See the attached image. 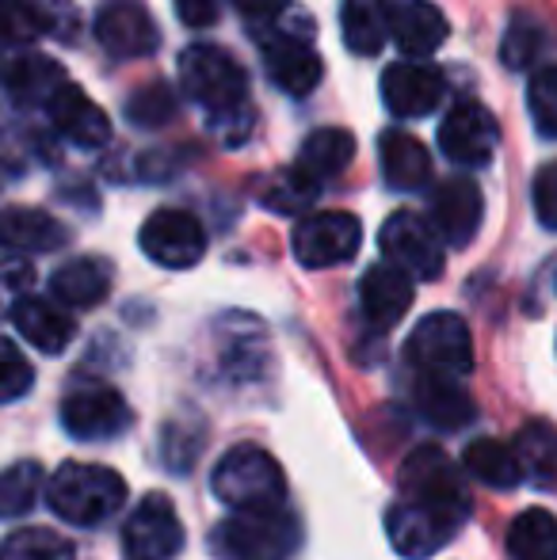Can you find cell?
I'll return each mask as SVG.
<instances>
[{
  "instance_id": "14",
  "label": "cell",
  "mask_w": 557,
  "mask_h": 560,
  "mask_svg": "<svg viewBox=\"0 0 557 560\" xmlns=\"http://www.w3.org/2000/svg\"><path fill=\"white\" fill-rule=\"evenodd\" d=\"M446 92V81L436 66H420L417 58L390 66L382 73V104L397 118H423L439 107Z\"/></svg>"
},
{
  "instance_id": "25",
  "label": "cell",
  "mask_w": 557,
  "mask_h": 560,
  "mask_svg": "<svg viewBox=\"0 0 557 560\" xmlns=\"http://www.w3.org/2000/svg\"><path fill=\"white\" fill-rule=\"evenodd\" d=\"M417 408L423 420L436 423L439 431H459L474 420V400L459 385V377H439V374H417Z\"/></svg>"
},
{
  "instance_id": "34",
  "label": "cell",
  "mask_w": 557,
  "mask_h": 560,
  "mask_svg": "<svg viewBox=\"0 0 557 560\" xmlns=\"http://www.w3.org/2000/svg\"><path fill=\"white\" fill-rule=\"evenodd\" d=\"M543 46H546V31L543 23H535L531 15H515L512 23H508V35L504 43H500V58H504L508 69H531L538 66V58H543Z\"/></svg>"
},
{
  "instance_id": "2",
  "label": "cell",
  "mask_w": 557,
  "mask_h": 560,
  "mask_svg": "<svg viewBox=\"0 0 557 560\" xmlns=\"http://www.w3.org/2000/svg\"><path fill=\"white\" fill-rule=\"evenodd\" d=\"M302 549V526L287 508L233 511L210 530V553L218 560H294Z\"/></svg>"
},
{
  "instance_id": "35",
  "label": "cell",
  "mask_w": 557,
  "mask_h": 560,
  "mask_svg": "<svg viewBox=\"0 0 557 560\" xmlns=\"http://www.w3.org/2000/svg\"><path fill=\"white\" fill-rule=\"evenodd\" d=\"M38 492H43V469L38 462H15L4 472V485H0V511L8 518H20L35 508Z\"/></svg>"
},
{
  "instance_id": "37",
  "label": "cell",
  "mask_w": 557,
  "mask_h": 560,
  "mask_svg": "<svg viewBox=\"0 0 557 560\" xmlns=\"http://www.w3.org/2000/svg\"><path fill=\"white\" fill-rule=\"evenodd\" d=\"M176 115V96H172L169 84H146V89H138L135 96H130L127 104V118L141 130H153V126H164L169 118Z\"/></svg>"
},
{
  "instance_id": "28",
  "label": "cell",
  "mask_w": 557,
  "mask_h": 560,
  "mask_svg": "<svg viewBox=\"0 0 557 560\" xmlns=\"http://www.w3.org/2000/svg\"><path fill=\"white\" fill-rule=\"evenodd\" d=\"M356 161V138L348 130H336V126H325V130H313L305 138L302 153H298V168L310 172L313 179H333L344 176Z\"/></svg>"
},
{
  "instance_id": "5",
  "label": "cell",
  "mask_w": 557,
  "mask_h": 560,
  "mask_svg": "<svg viewBox=\"0 0 557 560\" xmlns=\"http://www.w3.org/2000/svg\"><path fill=\"white\" fill-rule=\"evenodd\" d=\"M405 359L417 374L466 377L474 370V339L459 313H431L413 328Z\"/></svg>"
},
{
  "instance_id": "18",
  "label": "cell",
  "mask_w": 557,
  "mask_h": 560,
  "mask_svg": "<svg viewBox=\"0 0 557 560\" xmlns=\"http://www.w3.org/2000/svg\"><path fill=\"white\" fill-rule=\"evenodd\" d=\"M92 31H96V43L112 58H146V54L156 50L153 15L135 0H112L107 8H100Z\"/></svg>"
},
{
  "instance_id": "8",
  "label": "cell",
  "mask_w": 557,
  "mask_h": 560,
  "mask_svg": "<svg viewBox=\"0 0 557 560\" xmlns=\"http://www.w3.org/2000/svg\"><path fill=\"white\" fill-rule=\"evenodd\" d=\"M466 518L469 515H462V511L428 508V503H417V500H397L394 508L386 511V534H390V546L402 557L428 560L462 530Z\"/></svg>"
},
{
  "instance_id": "30",
  "label": "cell",
  "mask_w": 557,
  "mask_h": 560,
  "mask_svg": "<svg viewBox=\"0 0 557 560\" xmlns=\"http://www.w3.org/2000/svg\"><path fill=\"white\" fill-rule=\"evenodd\" d=\"M512 560H557V515L546 508H527L508 526Z\"/></svg>"
},
{
  "instance_id": "4",
  "label": "cell",
  "mask_w": 557,
  "mask_h": 560,
  "mask_svg": "<svg viewBox=\"0 0 557 560\" xmlns=\"http://www.w3.org/2000/svg\"><path fill=\"white\" fill-rule=\"evenodd\" d=\"M179 84H184V96H192V104H199L214 118L245 112L248 77L237 66V58L225 54L222 46H187L179 54Z\"/></svg>"
},
{
  "instance_id": "7",
  "label": "cell",
  "mask_w": 557,
  "mask_h": 560,
  "mask_svg": "<svg viewBox=\"0 0 557 560\" xmlns=\"http://www.w3.org/2000/svg\"><path fill=\"white\" fill-rule=\"evenodd\" d=\"M61 428L77 443H107L130 428V405L119 389L104 382L73 385L61 400Z\"/></svg>"
},
{
  "instance_id": "17",
  "label": "cell",
  "mask_w": 557,
  "mask_h": 560,
  "mask_svg": "<svg viewBox=\"0 0 557 560\" xmlns=\"http://www.w3.org/2000/svg\"><path fill=\"white\" fill-rule=\"evenodd\" d=\"M8 317H12L15 332L43 354H61L77 336V320L69 317V310L58 302V298L15 294Z\"/></svg>"
},
{
  "instance_id": "43",
  "label": "cell",
  "mask_w": 557,
  "mask_h": 560,
  "mask_svg": "<svg viewBox=\"0 0 557 560\" xmlns=\"http://www.w3.org/2000/svg\"><path fill=\"white\" fill-rule=\"evenodd\" d=\"M4 282H8V290H12V294H23V290L35 282V267L12 256V259H8V267H4Z\"/></svg>"
},
{
  "instance_id": "23",
  "label": "cell",
  "mask_w": 557,
  "mask_h": 560,
  "mask_svg": "<svg viewBox=\"0 0 557 560\" xmlns=\"http://www.w3.org/2000/svg\"><path fill=\"white\" fill-rule=\"evenodd\" d=\"M382 176L394 191H423L431 184V156L413 133L386 130L379 138Z\"/></svg>"
},
{
  "instance_id": "29",
  "label": "cell",
  "mask_w": 557,
  "mask_h": 560,
  "mask_svg": "<svg viewBox=\"0 0 557 560\" xmlns=\"http://www.w3.org/2000/svg\"><path fill=\"white\" fill-rule=\"evenodd\" d=\"M462 465H466V472L474 480L500 488V492H508V488H515L523 480V465L515 457V446L500 443V439H474L466 446V454H462Z\"/></svg>"
},
{
  "instance_id": "33",
  "label": "cell",
  "mask_w": 557,
  "mask_h": 560,
  "mask_svg": "<svg viewBox=\"0 0 557 560\" xmlns=\"http://www.w3.org/2000/svg\"><path fill=\"white\" fill-rule=\"evenodd\" d=\"M321 191V179H313L310 172H302L294 164V168H282L276 179H271V187L264 191V207L276 210V214H305V207H310L313 199H317Z\"/></svg>"
},
{
  "instance_id": "20",
  "label": "cell",
  "mask_w": 557,
  "mask_h": 560,
  "mask_svg": "<svg viewBox=\"0 0 557 560\" xmlns=\"http://www.w3.org/2000/svg\"><path fill=\"white\" fill-rule=\"evenodd\" d=\"M264 61H268V77L290 96H310L325 77L317 50L290 31H276V43H264Z\"/></svg>"
},
{
  "instance_id": "27",
  "label": "cell",
  "mask_w": 557,
  "mask_h": 560,
  "mask_svg": "<svg viewBox=\"0 0 557 560\" xmlns=\"http://www.w3.org/2000/svg\"><path fill=\"white\" fill-rule=\"evenodd\" d=\"M515 457L523 465V480L535 488H557V428L543 420H531L512 439Z\"/></svg>"
},
{
  "instance_id": "9",
  "label": "cell",
  "mask_w": 557,
  "mask_h": 560,
  "mask_svg": "<svg viewBox=\"0 0 557 560\" xmlns=\"http://www.w3.org/2000/svg\"><path fill=\"white\" fill-rule=\"evenodd\" d=\"M294 259L310 271L321 267L348 264L363 244V225L348 210H321V214H302V222L294 225Z\"/></svg>"
},
{
  "instance_id": "42",
  "label": "cell",
  "mask_w": 557,
  "mask_h": 560,
  "mask_svg": "<svg viewBox=\"0 0 557 560\" xmlns=\"http://www.w3.org/2000/svg\"><path fill=\"white\" fill-rule=\"evenodd\" d=\"M233 4H237V12L245 15V20L271 23L282 12V8H287V0H233Z\"/></svg>"
},
{
  "instance_id": "15",
  "label": "cell",
  "mask_w": 557,
  "mask_h": 560,
  "mask_svg": "<svg viewBox=\"0 0 557 560\" xmlns=\"http://www.w3.org/2000/svg\"><path fill=\"white\" fill-rule=\"evenodd\" d=\"M413 294H417L413 275L405 267L382 259V264L367 267L363 282H359V310H363L367 325L379 328V332H390L409 313Z\"/></svg>"
},
{
  "instance_id": "31",
  "label": "cell",
  "mask_w": 557,
  "mask_h": 560,
  "mask_svg": "<svg viewBox=\"0 0 557 560\" xmlns=\"http://www.w3.org/2000/svg\"><path fill=\"white\" fill-rule=\"evenodd\" d=\"M66 229L43 210L12 207L4 214V244L15 252H54L66 244Z\"/></svg>"
},
{
  "instance_id": "10",
  "label": "cell",
  "mask_w": 557,
  "mask_h": 560,
  "mask_svg": "<svg viewBox=\"0 0 557 560\" xmlns=\"http://www.w3.org/2000/svg\"><path fill=\"white\" fill-rule=\"evenodd\" d=\"M402 500H417L428 508H443V511H462L469 515V492L459 477V465L443 454L439 446H417L409 457L402 462Z\"/></svg>"
},
{
  "instance_id": "11",
  "label": "cell",
  "mask_w": 557,
  "mask_h": 560,
  "mask_svg": "<svg viewBox=\"0 0 557 560\" xmlns=\"http://www.w3.org/2000/svg\"><path fill=\"white\" fill-rule=\"evenodd\" d=\"M138 244L153 264L169 267V271H187L202 259L207 252V233H202L199 218L187 210L161 207L146 218L138 233Z\"/></svg>"
},
{
  "instance_id": "38",
  "label": "cell",
  "mask_w": 557,
  "mask_h": 560,
  "mask_svg": "<svg viewBox=\"0 0 557 560\" xmlns=\"http://www.w3.org/2000/svg\"><path fill=\"white\" fill-rule=\"evenodd\" d=\"M0 397H4V405H15V400L23 397V393H31V382H35V370H31V362L20 354V347L12 343V339H4L0 343Z\"/></svg>"
},
{
  "instance_id": "3",
  "label": "cell",
  "mask_w": 557,
  "mask_h": 560,
  "mask_svg": "<svg viewBox=\"0 0 557 560\" xmlns=\"http://www.w3.org/2000/svg\"><path fill=\"white\" fill-rule=\"evenodd\" d=\"M210 488L233 511H271L287 500V477H282L276 457L260 446L225 450L214 465Z\"/></svg>"
},
{
  "instance_id": "36",
  "label": "cell",
  "mask_w": 557,
  "mask_h": 560,
  "mask_svg": "<svg viewBox=\"0 0 557 560\" xmlns=\"http://www.w3.org/2000/svg\"><path fill=\"white\" fill-rule=\"evenodd\" d=\"M527 112L543 138H557V66L535 69L527 84Z\"/></svg>"
},
{
  "instance_id": "41",
  "label": "cell",
  "mask_w": 557,
  "mask_h": 560,
  "mask_svg": "<svg viewBox=\"0 0 557 560\" xmlns=\"http://www.w3.org/2000/svg\"><path fill=\"white\" fill-rule=\"evenodd\" d=\"M176 12H179V20H184L187 27L202 31V27H210V23L218 20V0H176Z\"/></svg>"
},
{
  "instance_id": "1",
  "label": "cell",
  "mask_w": 557,
  "mask_h": 560,
  "mask_svg": "<svg viewBox=\"0 0 557 560\" xmlns=\"http://www.w3.org/2000/svg\"><path fill=\"white\" fill-rule=\"evenodd\" d=\"M46 503L69 526H100L127 503V480L112 465L66 462L46 480Z\"/></svg>"
},
{
  "instance_id": "39",
  "label": "cell",
  "mask_w": 557,
  "mask_h": 560,
  "mask_svg": "<svg viewBox=\"0 0 557 560\" xmlns=\"http://www.w3.org/2000/svg\"><path fill=\"white\" fill-rule=\"evenodd\" d=\"M531 202H535L538 222L557 233V161L543 164V168L535 172V184H531Z\"/></svg>"
},
{
  "instance_id": "24",
  "label": "cell",
  "mask_w": 557,
  "mask_h": 560,
  "mask_svg": "<svg viewBox=\"0 0 557 560\" xmlns=\"http://www.w3.org/2000/svg\"><path fill=\"white\" fill-rule=\"evenodd\" d=\"M112 290V267L104 259H69L50 275V298H58L66 310H92Z\"/></svg>"
},
{
  "instance_id": "12",
  "label": "cell",
  "mask_w": 557,
  "mask_h": 560,
  "mask_svg": "<svg viewBox=\"0 0 557 560\" xmlns=\"http://www.w3.org/2000/svg\"><path fill=\"white\" fill-rule=\"evenodd\" d=\"M184 549V523L169 495L153 492L123 526V560H172Z\"/></svg>"
},
{
  "instance_id": "21",
  "label": "cell",
  "mask_w": 557,
  "mask_h": 560,
  "mask_svg": "<svg viewBox=\"0 0 557 560\" xmlns=\"http://www.w3.org/2000/svg\"><path fill=\"white\" fill-rule=\"evenodd\" d=\"M451 35V23L431 0H394V43L405 58H428Z\"/></svg>"
},
{
  "instance_id": "22",
  "label": "cell",
  "mask_w": 557,
  "mask_h": 560,
  "mask_svg": "<svg viewBox=\"0 0 557 560\" xmlns=\"http://www.w3.org/2000/svg\"><path fill=\"white\" fill-rule=\"evenodd\" d=\"M340 31L351 54L371 58L394 38V0H344Z\"/></svg>"
},
{
  "instance_id": "16",
  "label": "cell",
  "mask_w": 557,
  "mask_h": 560,
  "mask_svg": "<svg viewBox=\"0 0 557 560\" xmlns=\"http://www.w3.org/2000/svg\"><path fill=\"white\" fill-rule=\"evenodd\" d=\"M481 214H485L481 187L469 176L443 179L436 187V195H431V225L439 229V236L451 248H466L474 241L477 229H481Z\"/></svg>"
},
{
  "instance_id": "32",
  "label": "cell",
  "mask_w": 557,
  "mask_h": 560,
  "mask_svg": "<svg viewBox=\"0 0 557 560\" xmlns=\"http://www.w3.org/2000/svg\"><path fill=\"white\" fill-rule=\"evenodd\" d=\"M4 560H77V549L50 526H27L8 534Z\"/></svg>"
},
{
  "instance_id": "6",
  "label": "cell",
  "mask_w": 557,
  "mask_h": 560,
  "mask_svg": "<svg viewBox=\"0 0 557 560\" xmlns=\"http://www.w3.org/2000/svg\"><path fill=\"white\" fill-rule=\"evenodd\" d=\"M443 236L439 229L428 222V218L413 214V210H397L390 214L386 222L379 229V248H382V259L390 264L405 267L413 279H439L443 275Z\"/></svg>"
},
{
  "instance_id": "19",
  "label": "cell",
  "mask_w": 557,
  "mask_h": 560,
  "mask_svg": "<svg viewBox=\"0 0 557 560\" xmlns=\"http://www.w3.org/2000/svg\"><path fill=\"white\" fill-rule=\"evenodd\" d=\"M46 115H50V126L61 133V138L73 141V145H81V149H100L107 138H112V118L100 112V107L69 81L54 92V100L46 104Z\"/></svg>"
},
{
  "instance_id": "13",
  "label": "cell",
  "mask_w": 557,
  "mask_h": 560,
  "mask_svg": "<svg viewBox=\"0 0 557 560\" xmlns=\"http://www.w3.org/2000/svg\"><path fill=\"white\" fill-rule=\"evenodd\" d=\"M497 118L485 112L481 104H474V100H462L439 122V153L459 164V168H485L492 161V153H497Z\"/></svg>"
},
{
  "instance_id": "26",
  "label": "cell",
  "mask_w": 557,
  "mask_h": 560,
  "mask_svg": "<svg viewBox=\"0 0 557 560\" xmlns=\"http://www.w3.org/2000/svg\"><path fill=\"white\" fill-rule=\"evenodd\" d=\"M4 84H8V96L15 104H38L46 107L54 100V92L66 84V73L54 58H43V54H20L12 58L4 73Z\"/></svg>"
},
{
  "instance_id": "40",
  "label": "cell",
  "mask_w": 557,
  "mask_h": 560,
  "mask_svg": "<svg viewBox=\"0 0 557 560\" xmlns=\"http://www.w3.org/2000/svg\"><path fill=\"white\" fill-rule=\"evenodd\" d=\"M46 31V15L35 12L31 4H8V35L15 38V43H23V38H35Z\"/></svg>"
}]
</instances>
